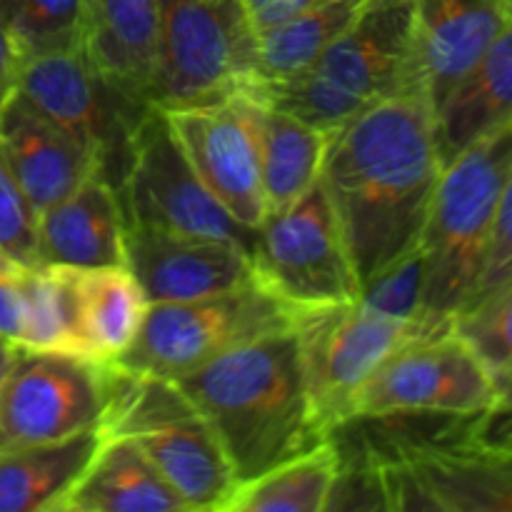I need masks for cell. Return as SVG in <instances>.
<instances>
[{"label":"cell","instance_id":"cell-37","mask_svg":"<svg viewBox=\"0 0 512 512\" xmlns=\"http://www.w3.org/2000/svg\"><path fill=\"white\" fill-rule=\"evenodd\" d=\"M510 3H512V0H510Z\"/></svg>","mask_w":512,"mask_h":512},{"label":"cell","instance_id":"cell-23","mask_svg":"<svg viewBox=\"0 0 512 512\" xmlns=\"http://www.w3.org/2000/svg\"><path fill=\"white\" fill-rule=\"evenodd\" d=\"M260 155L268 215L298 203L320 180L330 133L243 90Z\"/></svg>","mask_w":512,"mask_h":512},{"label":"cell","instance_id":"cell-34","mask_svg":"<svg viewBox=\"0 0 512 512\" xmlns=\"http://www.w3.org/2000/svg\"><path fill=\"white\" fill-rule=\"evenodd\" d=\"M318 3L323 0H238V8L255 38Z\"/></svg>","mask_w":512,"mask_h":512},{"label":"cell","instance_id":"cell-18","mask_svg":"<svg viewBox=\"0 0 512 512\" xmlns=\"http://www.w3.org/2000/svg\"><path fill=\"white\" fill-rule=\"evenodd\" d=\"M35 263L70 268L128 265V223L118 188L108 175L95 170L68 198L38 215Z\"/></svg>","mask_w":512,"mask_h":512},{"label":"cell","instance_id":"cell-26","mask_svg":"<svg viewBox=\"0 0 512 512\" xmlns=\"http://www.w3.org/2000/svg\"><path fill=\"white\" fill-rule=\"evenodd\" d=\"M363 0H323L253 38V88L288 83L308 73L348 28ZM250 88V90H253Z\"/></svg>","mask_w":512,"mask_h":512},{"label":"cell","instance_id":"cell-16","mask_svg":"<svg viewBox=\"0 0 512 512\" xmlns=\"http://www.w3.org/2000/svg\"><path fill=\"white\" fill-rule=\"evenodd\" d=\"M128 268L150 303H185L258 280L240 245L150 228H128Z\"/></svg>","mask_w":512,"mask_h":512},{"label":"cell","instance_id":"cell-22","mask_svg":"<svg viewBox=\"0 0 512 512\" xmlns=\"http://www.w3.org/2000/svg\"><path fill=\"white\" fill-rule=\"evenodd\" d=\"M443 168L465 148L512 123V10L478 63L433 108Z\"/></svg>","mask_w":512,"mask_h":512},{"label":"cell","instance_id":"cell-12","mask_svg":"<svg viewBox=\"0 0 512 512\" xmlns=\"http://www.w3.org/2000/svg\"><path fill=\"white\" fill-rule=\"evenodd\" d=\"M110 403L113 363L15 348L0 400V448L105 433Z\"/></svg>","mask_w":512,"mask_h":512},{"label":"cell","instance_id":"cell-21","mask_svg":"<svg viewBox=\"0 0 512 512\" xmlns=\"http://www.w3.org/2000/svg\"><path fill=\"white\" fill-rule=\"evenodd\" d=\"M158 25L160 0H85L83 53L108 83L145 105H150Z\"/></svg>","mask_w":512,"mask_h":512},{"label":"cell","instance_id":"cell-24","mask_svg":"<svg viewBox=\"0 0 512 512\" xmlns=\"http://www.w3.org/2000/svg\"><path fill=\"white\" fill-rule=\"evenodd\" d=\"M58 512H188L133 438L105 435Z\"/></svg>","mask_w":512,"mask_h":512},{"label":"cell","instance_id":"cell-3","mask_svg":"<svg viewBox=\"0 0 512 512\" xmlns=\"http://www.w3.org/2000/svg\"><path fill=\"white\" fill-rule=\"evenodd\" d=\"M423 88L413 0H363L348 28L300 78L253 88L275 108L333 133L365 108Z\"/></svg>","mask_w":512,"mask_h":512},{"label":"cell","instance_id":"cell-7","mask_svg":"<svg viewBox=\"0 0 512 512\" xmlns=\"http://www.w3.org/2000/svg\"><path fill=\"white\" fill-rule=\"evenodd\" d=\"M298 313L260 280L185 303H150L138 335L115 363L175 383L230 350L288 333Z\"/></svg>","mask_w":512,"mask_h":512},{"label":"cell","instance_id":"cell-27","mask_svg":"<svg viewBox=\"0 0 512 512\" xmlns=\"http://www.w3.org/2000/svg\"><path fill=\"white\" fill-rule=\"evenodd\" d=\"M340 478V450L333 438L273 465L235 488L223 512H325Z\"/></svg>","mask_w":512,"mask_h":512},{"label":"cell","instance_id":"cell-13","mask_svg":"<svg viewBox=\"0 0 512 512\" xmlns=\"http://www.w3.org/2000/svg\"><path fill=\"white\" fill-rule=\"evenodd\" d=\"M118 195L128 228L228 240L253 255L255 230L243 228L205 190L185 160L163 110H150L135 130Z\"/></svg>","mask_w":512,"mask_h":512},{"label":"cell","instance_id":"cell-20","mask_svg":"<svg viewBox=\"0 0 512 512\" xmlns=\"http://www.w3.org/2000/svg\"><path fill=\"white\" fill-rule=\"evenodd\" d=\"M0 148L35 215L68 198L100 170L90 150L35 113L18 93L0 113Z\"/></svg>","mask_w":512,"mask_h":512},{"label":"cell","instance_id":"cell-6","mask_svg":"<svg viewBox=\"0 0 512 512\" xmlns=\"http://www.w3.org/2000/svg\"><path fill=\"white\" fill-rule=\"evenodd\" d=\"M105 435L133 438L188 512H223L238 488L215 430L170 380L143 378L113 363Z\"/></svg>","mask_w":512,"mask_h":512},{"label":"cell","instance_id":"cell-8","mask_svg":"<svg viewBox=\"0 0 512 512\" xmlns=\"http://www.w3.org/2000/svg\"><path fill=\"white\" fill-rule=\"evenodd\" d=\"M253 88V33L238 0H160L150 105H210Z\"/></svg>","mask_w":512,"mask_h":512},{"label":"cell","instance_id":"cell-5","mask_svg":"<svg viewBox=\"0 0 512 512\" xmlns=\"http://www.w3.org/2000/svg\"><path fill=\"white\" fill-rule=\"evenodd\" d=\"M480 420L448 418L438 435H388L365 450L383 510L512 512V438H490Z\"/></svg>","mask_w":512,"mask_h":512},{"label":"cell","instance_id":"cell-4","mask_svg":"<svg viewBox=\"0 0 512 512\" xmlns=\"http://www.w3.org/2000/svg\"><path fill=\"white\" fill-rule=\"evenodd\" d=\"M510 168L512 123L465 148L440 173L420 240L430 330L455 325L478 285Z\"/></svg>","mask_w":512,"mask_h":512},{"label":"cell","instance_id":"cell-2","mask_svg":"<svg viewBox=\"0 0 512 512\" xmlns=\"http://www.w3.org/2000/svg\"><path fill=\"white\" fill-rule=\"evenodd\" d=\"M215 430L238 485L318 445L295 328L220 355L175 380Z\"/></svg>","mask_w":512,"mask_h":512},{"label":"cell","instance_id":"cell-14","mask_svg":"<svg viewBox=\"0 0 512 512\" xmlns=\"http://www.w3.org/2000/svg\"><path fill=\"white\" fill-rule=\"evenodd\" d=\"M253 260L260 283L298 310L350 303L360 295L358 275L320 180L298 203L263 220Z\"/></svg>","mask_w":512,"mask_h":512},{"label":"cell","instance_id":"cell-29","mask_svg":"<svg viewBox=\"0 0 512 512\" xmlns=\"http://www.w3.org/2000/svg\"><path fill=\"white\" fill-rule=\"evenodd\" d=\"M0 23L20 63L83 50L85 0H0Z\"/></svg>","mask_w":512,"mask_h":512},{"label":"cell","instance_id":"cell-36","mask_svg":"<svg viewBox=\"0 0 512 512\" xmlns=\"http://www.w3.org/2000/svg\"><path fill=\"white\" fill-rule=\"evenodd\" d=\"M13 360H15V348L10 343H5V340H0V400H3L5 378H8Z\"/></svg>","mask_w":512,"mask_h":512},{"label":"cell","instance_id":"cell-19","mask_svg":"<svg viewBox=\"0 0 512 512\" xmlns=\"http://www.w3.org/2000/svg\"><path fill=\"white\" fill-rule=\"evenodd\" d=\"M510 10V0H413L415 48L433 108L478 63Z\"/></svg>","mask_w":512,"mask_h":512},{"label":"cell","instance_id":"cell-33","mask_svg":"<svg viewBox=\"0 0 512 512\" xmlns=\"http://www.w3.org/2000/svg\"><path fill=\"white\" fill-rule=\"evenodd\" d=\"M33 263H20L0 250V340L18 348L25 320V268Z\"/></svg>","mask_w":512,"mask_h":512},{"label":"cell","instance_id":"cell-30","mask_svg":"<svg viewBox=\"0 0 512 512\" xmlns=\"http://www.w3.org/2000/svg\"><path fill=\"white\" fill-rule=\"evenodd\" d=\"M358 298L380 313L428 328L423 320V255H420V248L400 263H395L393 268L380 273L378 278L365 283ZM430 333H435V330H430Z\"/></svg>","mask_w":512,"mask_h":512},{"label":"cell","instance_id":"cell-11","mask_svg":"<svg viewBox=\"0 0 512 512\" xmlns=\"http://www.w3.org/2000/svg\"><path fill=\"white\" fill-rule=\"evenodd\" d=\"M15 93L45 120L95 155L100 170L120 188L130 148L150 105L128 98L103 78L83 50L20 63Z\"/></svg>","mask_w":512,"mask_h":512},{"label":"cell","instance_id":"cell-32","mask_svg":"<svg viewBox=\"0 0 512 512\" xmlns=\"http://www.w3.org/2000/svg\"><path fill=\"white\" fill-rule=\"evenodd\" d=\"M510 283H512V168L508 175V183H505L503 198H500L498 220H495L493 238H490V248H488V255H485L483 270H480L478 285H475L473 295H470V300L465 303V308L460 310V315L478 308V305H483L485 300L498 295L500 290L508 288Z\"/></svg>","mask_w":512,"mask_h":512},{"label":"cell","instance_id":"cell-1","mask_svg":"<svg viewBox=\"0 0 512 512\" xmlns=\"http://www.w3.org/2000/svg\"><path fill=\"white\" fill-rule=\"evenodd\" d=\"M440 173L423 88L370 105L330 133L320 183L360 288L420 248Z\"/></svg>","mask_w":512,"mask_h":512},{"label":"cell","instance_id":"cell-25","mask_svg":"<svg viewBox=\"0 0 512 512\" xmlns=\"http://www.w3.org/2000/svg\"><path fill=\"white\" fill-rule=\"evenodd\" d=\"M103 440V430H90L58 443L0 448V512H58Z\"/></svg>","mask_w":512,"mask_h":512},{"label":"cell","instance_id":"cell-10","mask_svg":"<svg viewBox=\"0 0 512 512\" xmlns=\"http://www.w3.org/2000/svg\"><path fill=\"white\" fill-rule=\"evenodd\" d=\"M498 408V390L473 345L445 328L395 350L355 395L350 420L480 418Z\"/></svg>","mask_w":512,"mask_h":512},{"label":"cell","instance_id":"cell-28","mask_svg":"<svg viewBox=\"0 0 512 512\" xmlns=\"http://www.w3.org/2000/svg\"><path fill=\"white\" fill-rule=\"evenodd\" d=\"M488 368L498 390V408L483 415L480 430L490 438H512V283L455 320Z\"/></svg>","mask_w":512,"mask_h":512},{"label":"cell","instance_id":"cell-17","mask_svg":"<svg viewBox=\"0 0 512 512\" xmlns=\"http://www.w3.org/2000/svg\"><path fill=\"white\" fill-rule=\"evenodd\" d=\"M63 290L68 330L78 358L115 363L138 335L150 300L128 265H48Z\"/></svg>","mask_w":512,"mask_h":512},{"label":"cell","instance_id":"cell-31","mask_svg":"<svg viewBox=\"0 0 512 512\" xmlns=\"http://www.w3.org/2000/svg\"><path fill=\"white\" fill-rule=\"evenodd\" d=\"M35 225L38 215L30 208L0 148V250L20 263L35 265Z\"/></svg>","mask_w":512,"mask_h":512},{"label":"cell","instance_id":"cell-35","mask_svg":"<svg viewBox=\"0 0 512 512\" xmlns=\"http://www.w3.org/2000/svg\"><path fill=\"white\" fill-rule=\"evenodd\" d=\"M18 73H20V58L15 53L13 43H10L8 33H5L3 23H0V113L8 105L18 90Z\"/></svg>","mask_w":512,"mask_h":512},{"label":"cell","instance_id":"cell-15","mask_svg":"<svg viewBox=\"0 0 512 512\" xmlns=\"http://www.w3.org/2000/svg\"><path fill=\"white\" fill-rule=\"evenodd\" d=\"M170 130L193 173L210 195L238 220L255 230L268 218L260 155L245 95L210 105L163 110Z\"/></svg>","mask_w":512,"mask_h":512},{"label":"cell","instance_id":"cell-9","mask_svg":"<svg viewBox=\"0 0 512 512\" xmlns=\"http://www.w3.org/2000/svg\"><path fill=\"white\" fill-rule=\"evenodd\" d=\"M295 335L315 425L323 438H330L348 423L355 395L375 370L395 350L420 335H430V330L380 313L355 298L300 310Z\"/></svg>","mask_w":512,"mask_h":512}]
</instances>
